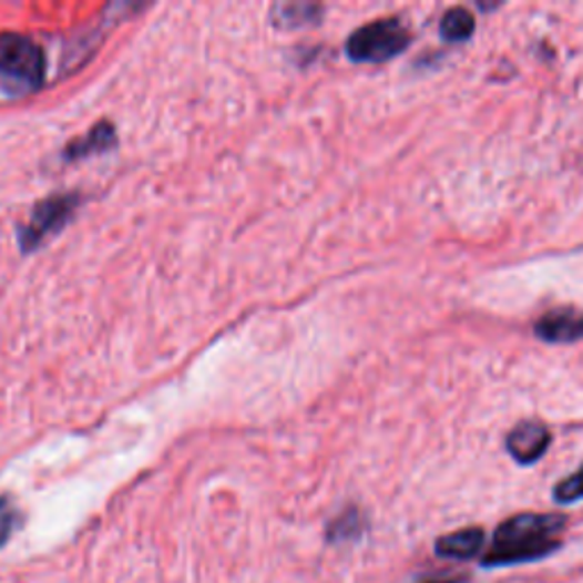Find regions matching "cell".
Wrapping results in <instances>:
<instances>
[{
	"mask_svg": "<svg viewBox=\"0 0 583 583\" xmlns=\"http://www.w3.org/2000/svg\"><path fill=\"white\" fill-rule=\"evenodd\" d=\"M563 515H545V513H522L509 518L494 531L492 550L483 559V565H515L524 561H538L554 550L559 543L554 535L565 526Z\"/></svg>",
	"mask_w": 583,
	"mask_h": 583,
	"instance_id": "obj_1",
	"label": "cell"
},
{
	"mask_svg": "<svg viewBox=\"0 0 583 583\" xmlns=\"http://www.w3.org/2000/svg\"><path fill=\"white\" fill-rule=\"evenodd\" d=\"M47 62L37 41L23 34H0V92L21 96L44 82Z\"/></svg>",
	"mask_w": 583,
	"mask_h": 583,
	"instance_id": "obj_2",
	"label": "cell"
},
{
	"mask_svg": "<svg viewBox=\"0 0 583 583\" xmlns=\"http://www.w3.org/2000/svg\"><path fill=\"white\" fill-rule=\"evenodd\" d=\"M412 41L410 30L399 19H379L358 28L347 41L354 62H386L403 53Z\"/></svg>",
	"mask_w": 583,
	"mask_h": 583,
	"instance_id": "obj_3",
	"label": "cell"
},
{
	"mask_svg": "<svg viewBox=\"0 0 583 583\" xmlns=\"http://www.w3.org/2000/svg\"><path fill=\"white\" fill-rule=\"evenodd\" d=\"M75 196H51L47 201H41L25 228L21 231V246L23 248H34L44 242L51 233L60 231L71 213L75 211Z\"/></svg>",
	"mask_w": 583,
	"mask_h": 583,
	"instance_id": "obj_4",
	"label": "cell"
},
{
	"mask_svg": "<svg viewBox=\"0 0 583 583\" xmlns=\"http://www.w3.org/2000/svg\"><path fill=\"white\" fill-rule=\"evenodd\" d=\"M538 340L548 345H574L583 340V310L556 308L545 313L533 326Z\"/></svg>",
	"mask_w": 583,
	"mask_h": 583,
	"instance_id": "obj_5",
	"label": "cell"
},
{
	"mask_svg": "<svg viewBox=\"0 0 583 583\" xmlns=\"http://www.w3.org/2000/svg\"><path fill=\"white\" fill-rule=\"evenodd\" d=\"M552 444V433L543 422H520L507 438V451L520 466H533Z\"/></svg>",
	"mask_w": 583,
	"mask_h": 583,
	"instance_id": "obj_6",
	"label": "cell"
},
{
	"mask_svg": "<svg viewBox=\"0 0 583 583\" xmlns=\"http://www.w3.org/2000/svg\"><path fill=\"white\" fill-rule=\"evenodd\" d=\"M485 543V533L479 526L461 529L438 538L436 554L442 559H456V561H468L474 559Z\"/></svg>",
	"mask_w": 583,
	"mask_h": 583,
	"instance_id": "obj_7",
	"label": "cell"
},
{
	"mask_svg": "<svg viewBox=\"0 0 583 583\" xmlns=\"http://www.w3.org/2000/svg\"><path fill=\"white\" fill-rule=\"evenodd\" d=\"M477 30L474 14L466 8H451L440 21V34L447 41H468Z\"/></svg>",
	"mask_w": 583,
	"mask_h": 583,
	"instance_id": "obj_8",
	"label": "cell"
},
{
	"mask_svg": "<svg viewBox=\"0 0 583 583\" xmlns=\"http://www.w3.org/2000/svg\"><path fill=\"white\" fill-rule=\"evenodd\" d=\"M112 142H114V131L110 123H99V126H94L88 137H82L69 146L67 157H80V155H90L94 151H103Z\"/></svg>",
	"mask_w": 583,
	"mask_h": 583,
	"instance_id": "obj_9",
	"label": "cell"
},
{
	"mask_svg": "<svg viewBox=\"0 0 583 583\" xmlns=\"http://www.w3.org/2000/svg\"><path fill=\"white\" fill-rule=\"evenodd\" d=\"M280 25L287 28H299V25H308L313 21H317V17L321 14V8L310 6V3H285L276 8Z\"/></svg>",
	"mask_w": 583,
	"mask_h": 583,
	"instance_id": "obj_10",
	"label": "cell"
},
{
	"mask_svg": "<svg viewBox=\"0 0 583 583\" xmlns=\"http://www.w3.org/2000/svg\"><path fill=\"white\" fill-rule=\"evenodd\" d=\"M554 499L559 504H574L583 499V466L554 488Z\"/></svg>",
	"mask_w": 583,
	"mask_h": 583,
	"instance_id": "obj_11",
	"label": "cell"
},
{
	"mask_svg": "<svg viewBox=\"0 0 583 583\" xmlns=\"http://www.w3.org/2000/svg\"><path fill=\"white\" fill-rule=\"evenodd\" d=\"M14 526H17V509L8 497H0V548L8 543Z\"/></svg>",
	"mask_w": 583,
	"mask_h": 583,
	"instance_id": "obj_12",
	"label": "cell"
},
{
	"mask_svg": "<svg viewBox=\"0 0 583 583\" xmlns=\"http://www.w3.org/2000/svg\"><path fill=\"white\" fill-rule=\"evenodd\" d=\"M422 583H461V579L453 576L451 572H444V574H438V576H429Z\"/></svg>",
	"mask_w": 583,
	"mask_h": 583,
	"instance_id": "obj_13",
	"label": "cell"
}]
</instances>
